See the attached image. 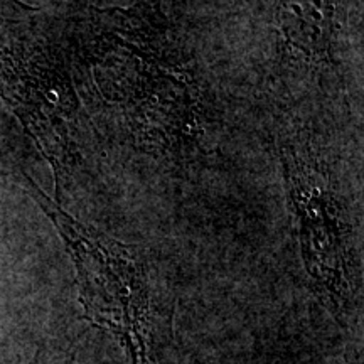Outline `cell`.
<instances>
[{"label": "cell", "mask_w": 364, "mask_h": 364, "mask_svg": "<svg viewBox=\"0 0 364 364\" xmlns=\"http://www.w3.org/2000/svg\"><path fill=\"white\" fill-rule=\"evenodd\" d=\"M88 34L85 59L98 102L136 144L166 156L201 144V88L169 27L144 9H93Z\"/></svg>", "instance_id": "1"}, {"label": "cell", "mask_w": 364, "mask_h": 364, "mask_svg": "<svg viewBox=\"0 0 364 364\" xmlns=\"http://www.w3.org/2000/svg\"><path fill=\"white\" fill-rule=\"evenodd\" d=\"M26 189L65 241L86 321L117 338L130 364H162L174 309L144 250L70 216L27 176Z\"/></svg>", "instance_id": "2"}, {"label": "cell", "mask_w": 364, "mask_h": 364, "mask_svg": "<svg viewBox=\"0 0 364 364\" xmlns=\"http://www.w3.org/2000/svg\"><path fill=\"white\" fill-rule=\"evenodd\" d=\"M289 206L309 284L338 322L356 307V265L348 218L326 159L300 136L280 144Z\"/></svg>", "instance_id": "3"}, {"label": "cell", "mask_w": 364, "mask_h": 364, "mask_svg": "<svg viewBox=\"0 0 364 364\" xmlns=\"http://www.w3.org/2000/svg\"><path fill=\"white\" fill-rule=\"evenodd\" d=\"M0 95L53 167L59 196L81 161L78 105L65 70L39 46L0 43Z\"/></svg>", "instance_id": "4"}, {"label": "cell", "mask_w": 364, "mask_h": 364, "mask_svg": "<svg viewBox=\"0 0 364 364\" xmlns=\"http://www.w3.org/2000/svg\"><path fill=\"white\" fill-rule=\"evenodd\" d=\"M277 17L290 61L312 71L334 65L339 0H280Z\"/></svg>", "instance_id": "5"}, {"label": "cell", "mask_w": 364, "mask_h": 364, "mask_svg": "<svg viewBox=\"0 0 364 364\" xmlns=\"http://www.w3.org/2000/svg\"><path fill=\"white\" fill-rule=\"evenodd\" d=\"M29 364H78L71 348L59 343H44Z\"/></svg>", "instance_id": "6"}, {"label": "cell", "mask_w": 364, "mask_h": 364, "mask_svg": "<svg viewBox=\"0 0 364 364\" xmlns=\"http://www.w3.org/2000/svg\"><path fill=\"white\" fill-rule=\"evenodd\" d=\"M11 2H14V4H17V6H21V7H26V9H31L29 6H26V4H22L21 0H11Z\"/></svg>", "instance_id": "7"}]
</instances>
